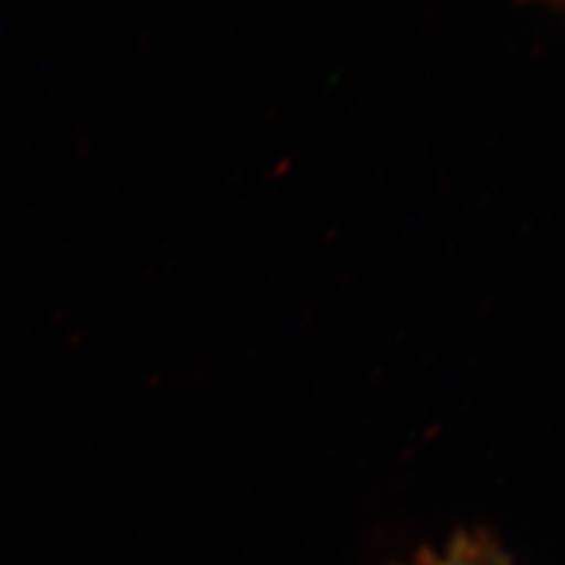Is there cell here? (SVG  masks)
Masks as SVG:
<instances>
[{"instance_id": "1", "label": "cell", "mask_w": 565, "mask_h": 565, "mask_svg": "<svg viewBox=\"0 0 565 565\" xmlns=\"http://www.w3.org/2000/svg\"><path fill=\"white\" fill-rule=\"evenodd\" d=\"M419 565H498V563H490L488 558H481V556H471L465 550V552H452L448 556H434L427 563H419Z\"/></svg>"}]
</instances>
